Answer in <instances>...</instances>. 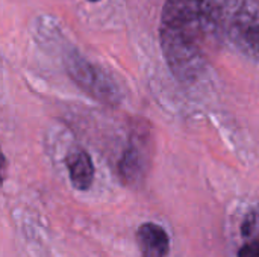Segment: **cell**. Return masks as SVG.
Returning <instances> with one entry per match:
<instances>
[{
  "mask_svg": "<svg viewBox=\"0 0 259 257\" xmlns=\"http://www.w3.org/2000/svg\"><path fill=\"white\" fill-rule=\"evenodd\" d=\"M238 0H165L159 36L165 61L181 82L197 79L217 53Z\"/></svg>",
  "mask_w": 259,
  "mask_h": 257,
  "instance_id": "cell-1",
  "label": "cell"
},
{
  "mask_svg": "<svg viewBox=\"0 0 259 257\" xmlns=\"http://www.w3.org/2000/svg\"><path fill=\"white\" fill-rule=\"evenodd\" d=\"M137 241L143 257H165L170 248L168 235L153 223H146L138 229Z\"/></svg>",
  "mask_w": 259,
  "mask_h": 257,
  "instance_id": "cell-2",
  "label": "cell"
},
{
  "mask_svg": "<svg viewBox=\"0 0 259 257\" xmlns=\"http://www.w3.org/2000/svg\"><path fill=\"white\" fill-rule=\"evenodd\" d=\"M65 164L73 186L79 191H87L94 180V165L90 155L83 150H76L67 156Z\"/></svg>",
  "mask_w": 259,
  "mask_h": 257,
  "instance_id": "cell-3",
  "label": "cell"
},
{
  "mask_svg": "<svg viewBox=\"0 0 259 257\" xmlns=\"http://www.w3.org/2000/svg\"><path fill=\"white\" fill-rule=\"evenodd\" d=\"M241 232L246 235V236H253V235H258L259 233V209L250 212L247 215V218L244 220L243 223V227H241Z\"/></svg>",
  "mask_w": 259,
  "mask_h": 257,
  "instance_id": "cell-4",
  "label": "cell"
},
{
  "mask_svg": "<svg viewBox=\"0 0 259 257\" xmlns=\"http://www.w3.org/2000/svg\"><path fill=\"white\" fill-rule=\"evenodd\" d=\"M243 38H244V42L250 48H253L256 53H259V23L247 26L243 30Z\"/></svg>",
  "mask_w": 259,
  "mask_h": 257,
  "instance_id": "cell-5",
  "label": "cell"
},
{
  "mask_svg": "<svg viewBox=\"0 0 259 257\" xmlns=\"http://www.w3.org/2000/svg\"><path fill=\"white\" fill-rule=\"evenodd\" d=\"M238 257H259V239H255L241 247Z\"/></svg>",
  "mask_w": 259,
  "mask_h": 257,
  "instance_id": "cell-6",
  "label": "cell"
},
{
  "mask_svg": "<svg viewBox=\"0 0 259 257\" xmlns=\"http://www.w3.org/2000/svg\"><path fill=\"white\" fill-rule=\"evenodd\" d=\"M90 2H97V0H90Z\"/></svg>",
  "mask_w": 259,
  "mask_h": 257,
  "instance_id": "cell-7",
  "label": "cell"
}]
</instances>
